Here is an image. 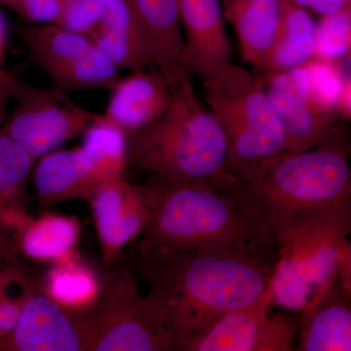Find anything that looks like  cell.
<instances>
[{
  "mask_svg": "<svg viewBox=\"0 0 351 351\" xmlns=\"http://www.w3.org/2000/svg\"><path fill=\"white\" fill-rule=\"evenodd\" d=\"M277 260L278 252L263 245H216L138 253L137 270L173 348L184 351L228 314L256 304L269 288Z\"/></svg>",
  "mask_w": 351,
  "mask_h": 351,
  "instance_id": "6da1fadb",
  "label": "cell"
},
{
  "mask_svg": "<svg viewBox=\"0 0 351 351\" xmlns=\"http://www.w3.org/2000/svg\"><path fill=\"white\" fill-rule=\"evenodd\" d=\"M350 145L335 129L319 145L302 152H283L230 197L258 234L277 249L293 226L330 208L351 201Z\"/></svg>",
  "mask_w": 351,
  "mask_h": 351,
  "instance_id": "7a4b0ae2",
  "label": "cell"
},
{
  "mask_svg": "<svg viewBox=\"0 0 351 351\" xmlns=\"http://www.w3.org/2000/svg\"><path fill=\"white\" fill-rule=\"evenodd\" d=\"M129 167L173 181L204 180L230 195L239 181L226 167L225 134L201 105L186 76L172 87L169 106L156 121L126 134Z\"/></svg>",
  "mask_w": 351,
  "mask_h": 351,
  "instance_id": "3957f363",
  "label": "cell"
},
{
  "mask_svg": "<svg viewBox=\"0 0 351 351\" xmlns=\"http://www.w3.org/2000/svg\"><path fill=\"white\" fill-rule=\"evenodd\" d=\"M147 188L149 216L138 253L230 244L274 248L258 234L237 202L211 182L173 181L154 176Z\"/></svg>",
  "mask_w": 351,
  "mask_h": 351,
  "instance_id": "277c9868",
  "label": "cell"
},
{
  "mask_svg": "<svg viewBox=\"0 0 351 351\" xmlns=\"http://www.w3.org/2000/svg\"><path fill=\"white\" fill-rule=\"evenodd\" d=\"M210 112L225 134L226 167L248 184L286 152L285 133L263 77L230 64L203 80Z\"/></svg>",
  "mask_w": 351,
  "mask_h": 351,
  "instance_id": "5b68a950",
  "label": "cell"
},
{
  "mask_svg": "<svg viewBox=\"0 0 351 351\" xmlns=\"http://www.w3.org/2000/svg\"><path fill=\"white\" fill-rule=\"evenodd\" d=\"M350 230L351 201L290 228L277 243L272 304L302 313L319 301L351 260Z\"/></svg>",
  "mask_w": 351,
  "mask_h": 351,
  "instance_id": "8992f818",
  "label": "cell"
},
{
  "mask_svg": "<svg viewBox=\"0 0 351 351\" xmlns=\"http://www.w3.org/2000/svg\"><path fill=\"white\" fill-rule=\"evenodd\" d=\"M78 314L87 351H171L172 339L133 272L113 267L101 274L98 297Z\"/></svg>",
  "mask_w": 351,
  "mask_h": 351,
  "instance_id": "52a82bcc",
  "label": "cell"
},
{
  "mask_svg": "<svg viewBox=\"0 0 351 351\" xmlns=\"http://www.w3.org/2000/svg\"><path fill=\"white\" fill-rule=\"evenodd\" d=\"M126 134L103 114L84 132L82 145L41 157L34 171L39 206L87 199L128 169Z\"/></svg>",
  "mask_w": 351,
  "mask_h": 351,
  "instance_id": "ba28073f",
  "label": "cell"
},
{
  "mask_svg": "<svg viewBox=\"0 0 351 351\" xmlns=\"http://www.w3.org/2000/svg\"><path fill=\"white\" fill-rule=\"evenodd\" d=\"M17 106L1 126L36 161L84 133L101 114L76 105L66 90L32 87L20 80Z\"/></svg>",
  "mask_w": 351,
  "mask_h": 351,
  "instance_id": "9c48e42d",
  "label": "cell"
},
{
  "mask_svg": "<svg viewBox=\"0 0 351 351\" xmlns=\"http://www.w3.org/2000/svg\"><path fill=\"white\" fill-rule=\"evenodd\" d=\"M19 34L29 50V59L62 89L90 90L105 87L110 64L82 32L55 24L25 27Z\"/></svg>",
  "mask_w": 351,
  "mask_h": 351,
  "instance_id": "30bf717a",
  "label": "cell"
},
{
  "mask_svg": "<svg viewBox=\"0 0 351 351\" xmlns=\"http://www.w3.org/2000/svg\"><path fill=\"white\" fill-rule=\"evenodd\" d=\"M262 77L283 125L286 152L308 151L338 128V115L322 110L311 99L304 66L286 71H265Z\"/></svg>",
  "mask_w": 351,
  "mask_h": 351,
  "instance_id": "8fae6325",
  "label": "cell"
},
{
  "mask_svg": "<svg viewBox=\"0 0 351 351\" xmlns=\"http://www.w3.org/2000/svg\"><path fill=\"white\" fill-rule=\"evenodd\" d=\"M0 351H87V341L77 313L38 289L27 298L13 329L0 338Z\"/></svg>",
  "mask_w": 351,
  "mask_h": 351,
  "instance_id": "7c38bea8",
  "label": "cell"
},
{
  "mask_svg": "<svg viewBox=\"0 0 351 351\" xmlns=\"http://www.w3.org/2000/svg\"><path fill=\"white\" fill-rule=\"evenodd\" d=\"M91 207L101 257L112 265L124 248L142 234L149 216L147 184L120 179L110 182L87 198Z\"/></svg>",
  "mask_w": 351,
  "mask_h": 351,
  "instance_id": "4fadbf2b",
  "label": "cell"
},
{
  "mask_svg": "<svg viewBox=\"0 0 351 351\" xmlns=\"http://www.w3.org/2000/svg\"><path fill=\"white\" fill-rule=\"evenodd\" d=\"M184 25V62L189 75L207 76L232 64L219 0H177Z\"/></svg>",
  "mask_w": 351,
  "mask_h": 351,
  "instance_id": "5bb4252c",
  "label": "cell"
},
{
  "mask_svg": "<svg viewBox=\"0 0 351 351\" xmlns=\"http://www.w3.org/2000/svg\"><path fill=\"white\" fill-rule=\"evenodd\" d=\"M151 56L152 66L174 86L186 76L184 38L177 0H127Z\"/></svg>",
  "mask_w": 351,
  "mask_h": 351,
  "instance_id": "9a60e30c",
  "label": "cell"
},
{
  "mask_svg": "<svg viewBox=\"0 0 351 351\" xmlns=\"http://www.w3.org/2000/svg\"><path fill=\"white\" fill-rule=\"evenodd\" d=\"M171 96L170 83L152 66L151 71L120 77L103 115L124 133H133L159 119L169 106Z\"/></svg>",
  "mask_w": 351,
  "mask_h": 351,
  "instance_id": "2e32d148",
  "label": "cell"
},
{
  "mask_svg": "<svg viewBox=\"0 0 351 351\" xmlns=\"http://www.w3.org/2000/svg\"><path fill=\"white\" fill-rule=\"evenodd\" d=\"M34 158L0 127V258L20 262L14 235L29 221L24 197Z\"/></svg>",
  "mask_w": 351,
  "mask_h": 351,
  "instance_id": "e0dca14e",
  "label": "cell"
},
{
  "mask_svg": "<svg viewBox=\"0 0 351 351\" xmlns=\"http://www.w3.org/2000/svg\"><path fill=\"white\" fill-rule=\"evenodd\" d=\"M85 34L119 69L137 73L154 66L140 25L127 0H107L100 18Z\"/></svg>",
  "mask_w": 351,
  "mask_h": 351,
  "instance_id": "ac0fdd59",
  "label": "cell"
},
{
  "mask_svg": "<svg viewBox=\"0 0 351 351\" xmlns=\"http://www.w3.org/2000/svg\"><path fill=\"white\" fill-rule=\"evenodd\" d=\"M300 325L302 351H350L351 304L339 278L308 311Z\"/></svg>",
  "mask_w": 351,
  "mask_h": 351,
  "instance_id": "d6986e66",
  "label": "cell"
},
{
  "mask_svg": "<svg viewBox=\"0 0 351 351\" xmlns=\"http://www.w3.org/2000/svg\"><path fill=\"white\" fill-rule=\"evenodd\" d=\"M221 6L237 32L243 59L262 69L278 36L281 0H223Z\"/></svg>",
  "mask_w": 351,
  "mask_h": 351,
  "instance_id": "ffe728a7",
  "label": "cell"
},
{
  "mask_svg": "<svg viewBox=\"0 0 351 351\" xmlns=\"http://www.w3.org/2000/svg\"><path fill=\"white\" fill-rule=\"evenodd\" d=\"M80 233L77 218L49 212L29 219L14 235V246L29 260L52 263L76 254Z\"/></svg>",
  "mask_w": 351,
  "mask_h": 351,
  "instance_id": "44dd1931",
  "label": "cell"
},
{
  "mask_svg": "<svg viewBox=\"0 0 351 351\" xmlns=\"http://www.w3.org/2000/svg\"><path fill=\"white\" fill-rule=\"evenodd\" d=\"M278 36L263 66L265 71H286L301 66L314 56L316 23L307 9L292 0H281Z\"/></svg>",
  "mask_w": 351,
  "mask_h": 351,
  "instance_id": "7402d4cb",
  "label": "cell"
},
{
  "mask_svg": "<svg viewBox=\"0 0 351 351\" xmlns=\"http://www.w3.org/2000/svg\"><path fill=\"white\" fill-rule=\"evenodd\" d=\"M272 286L274 278L256 304L228 314L184 351H253L261 321L272 306Z\"/></svg>",
  "mask_w": 351,
  "mask_h": 351,
  "instance_id": "603a6c76",
  "label": "cell"
},
{
  "mask_svg": "<svg viewBox=\"0 0 351 351\" xmlns=\"http://www.w3.org/2000/svg\"><path fill=\"white\" fill-rule=\"evenodd\" d=\"M101 274L77 254L50 265L41 281V292L69 311H84L98 297Z\"/></svg>",
  "mask_w": 351,
  "mask_h": 351,
  "instance_id": "cb8c5ba5",
  "label": "cell"
},
{
  "mask_svg": "<svg viewBox=\"0 0 351 351\" xmlns=\"http://www.w3.org/2000/svg\"><path fill=\"white\" fill-rule=\"evenodd\" d=\"M38 289L22 262L0 258V338L13 329L27 298Z\"/></svg>",
  "mask_w": 351,
  "mask_h": 351,
  "instance_id": "d4e9b609",
  "label": "cell"
},
{
  "mask_svg": "<svg viewBox=\"0 0 351 351\" xmlns=\"http://www.w3.org/2000/svg\"><path fill=\"white\" fill-rule=\"evenodd\" d=\"M351 6L338 13L324 16L316 24V59L330 62H341L350 59Z\"/></svg>",
  "mask_w": 351,
  "mask_h": 351,
  "instance_id": "484cf974",
  "label": "cell"
},
{
  "mask_svg": "<svg viewBox=\"0 0 351 351\" xmlns=\"http://www.w3.org/2000/svg\"><path fill=\"white\" fill-rule=\"evenodd\" d=\"M302 66L306 71L308 92L314 103L322 110L336 113L337 101L346 76L350 75L345 73L341 62L313 58Z\"/></svg>",
  "mask_w": 351,
  "mask_h": 351,
  "instance_id": "4316f807",
  "label": "cell"
},
{
  "mask_svg": "<svg viewBox=\"0 0 351 351\" xmlns=\"http://www.w3.org/2000/svg\"><path fill=\"white\" fill-rule=\"evenodd\" d=\"M301 319L289 313L270 314L263 318L253 351H289L299 332Z\"/></svg>",
  "mask_w": 351,
  "mask_h": 351,
  "instance_id": "83f0119b",
  "label": "cell"
},
{
  "mask_svg": "<svg viewBox=\"0 0 351 351\" xmlns=\"http://www.w3.org/2000/svg\"><path fill=\"white\" fill-rule=\"evenodd\" d=\"M106 1L107 0H61L59 14L53 24L87 34L100 18Z\"/></svg>",
  "mask_w": 351,
  "mask_h": 351,
  "instance_id": "f1b7e54d",
  "label": "cell"
},
{
  "mask_svg": "<svg viewBox=\"0 0 351 351\" xmlns=\"http://www.w3.org/2000/svg\"><path fill=\"white\" fill-rule=\"evenodd\" d=\"M0 3L25 20L53 24L59 14L61 0H0Z\"/></svg>",
  "mask_w": 351,
  "mask_h": 351,
  "instance_id": "f546056e",
  "label": "cell"
},
{
  "mask_svg": "<svg viewBox=\"0 0 351 351\" xmlns=\"http://www.w3.org/2000/svg\"><path fill=\"white\" fill-rule=\"evenodd\" d=\"M19 78L12 73L0 68V127L5 123L7 117V104L12 98H15L19 90Z\"/></svg>",
  "mask_w": 351,
  "mask_h": 351,
  "instance_id": "4dcf8cb0",
  "label": "cell"
},
{
  "mask_svg": "<svg viewBox=\"0 0 351 351\" xmlns=\"http://www.w3.org/2000/svg\"><path fill=\"white\" fill-rule=\"evenodd\" d=\"M350 6H351V0H313L309 9L324 17V16L338 13Z\"/></svg>",
  "mask_w": 351,
  "mask_h": 351,
  "instance_id": "1f68e13d",
  "label": "cell"
},
{
  "mask_svg": "<svg viewBox=\"0 0 351 351\" xmlns=\"http://www.w3.org/2000/svg\"><path fill=\"white\" fill-rule=\"evenodd\" d=\"M336 113L341 119L348 120L351 117V77L346 76L343 89L337 101Z\"/></svg>",
  "mask_w": 351,
  "mask_h": 351,
  "instance_id": "d6a6232c",
  "label": "cell"
},
{
  "mask_svg": "<svg viewBox=\"0 0 351 351\" xmlns=\"http://www.w3.org/2000/svg\"><path fill=\"white\" fill-rule=\"evenodd\" d=\"M6 29L3 16L0 12V68H3L5 59Z\"/></svg>",
  "mask_w": 351,
  "mask_h": 351,
  "instance_id": "836d02e7",
  "label": "cell"
},
{
  "mask_svg": "<svg viewBox=\"0 0 351 351\" xmlns=\"http://www.w3.org/2000/svg\"><path fill=\"white\" fill-rule=\"evenodd\" d=\"M292 1L294 2L295 5L302 7V8L309 9L313 0H292Z\"/></svg>",
  "mask_w": 351,
  "mask_h": 351,
  "instance_id": "e575fe53",
  "label": "cell"
}]
</instances>
